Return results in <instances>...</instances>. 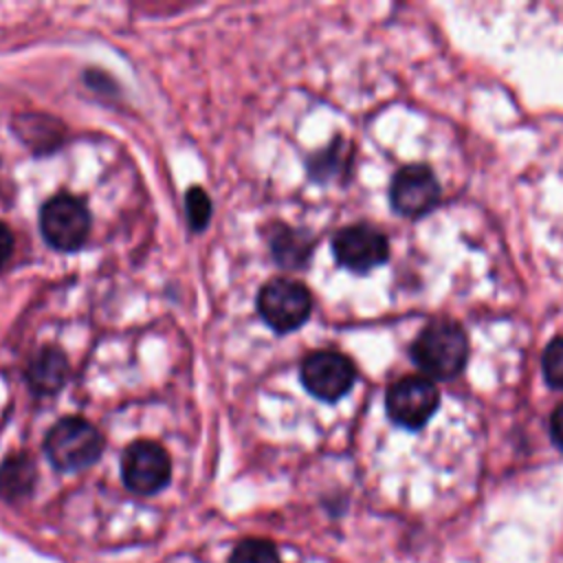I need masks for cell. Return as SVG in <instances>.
I'll return each instance as SVG.
<instances>
[{
    "label": "cell",
    "mask_w": 563,
    "mask_h": 563,
    "mask_svg": "<svg viewBox=\"0 0 563 563\" xmlns=\"http://www.w3.org/2000/svg\"><path fill=\"white\" fill-rule=\"evenodd\" d=\"M229 563H282L273 543L264 539H244L235 545Z\"/></svg>",
    "instance_id": "obj_13"
},
{
    "label": "cell",
    "mask_w": 563,
    "mask_h": 563,
    "mask_svg": "<svg viewBox=\"0 0 563 563\" xmlns=\"http://www.w3.org/2000/svg\"><path fill=\"white\" fill-rule=\"evenodd\" d=\"M35 464L26 453L9 455L0 464V495L7 499L26 497L35 484Z\"/></svg>",
    "instance_id": "obj_11"
},
{
    "label": "cell",
    "mask_w": 563,
    "mask_h": 563,
    "mask_svg": "<svg viewBox=\"0 0 563 563\" xmlns=\"http://www.w3.org/2000/svg\"><path fill=\"white\" fill-rule=\"evenodd\" d=\"M336 262L352 273H367L389 257L387 238L367 224H352L332 238Z\"/></svg>",
    "instance_id": "obj_8"
},
{
    "label": "cell",
    "mask_w": 563,
    "mask_h": 563,
    "mask_svg": "<svg viewBox=\"0 0 563 563\" xmlns=\"http://www.w3.org/2000/svg\"><path fill=\"white\" fill-rule=\"evenodd\" d=\"M440 405L438 387L427 376H402L385 396V409L391 422L405 429H420Z\"/></svg>",
    "instance_id": "obj_5"
},
{
    "label": "cell",
    "mask_w": 563,
    "mask_h": 563,
    "mask_svg": "<svg viewBox=\"0 0 563 563\" xmlns=\"http://www.w3.org/2000/svg\"><path fill=\"white\" fill-rule=\"evenodd\" d=\"M260 317L279 334L301 328L312 310L310 290L292 279H271L257 295Z\"/></svg>",
    "instance_id": "obj_4"
},
{
    "label": "cell",
    "mask_w": 563,
    "mask_h": 563,
    "mask_svg": "<svg viewBox=\"0 0 563 563\" xmlns=\"http://www.w3.org/2000/svg\"><path fill=\"white\" fill-rule=\"evenodd\" d=\"M299 378L308 394L319 400L334 402L352 389L356 380V369L345 354L332 350H317L301 361Z\"/></svg>",
    "instance_id": "obj_6"
},
{
    "label": "cell",
    "mask_w": 563,
    "mask_h": 563,
    "mask_svg": "<svg viewBox=\"0 0 563 563\" xmlns=\"http://www.w3.org/2000/svg\"><path fill=\"white\" fill-rule=\"evenodd\" d=\"M172 462L167 451L152 440L132 442L121 455L123 484L136 495H154L169 484Z\"/></svg>",
    "instance_id": "obj_7"
},
{
    "label": "cell",
    "mask_w": 563,
    "mask_h": 563,
    "mask_svg": "<svg viewBox=\"0 0 563 563\" xmlns=\"http://www.w3.org/2000/svg\"><path fill=\"white\" fill-rule=\"evenodd\" d=\"M550 435L556 446L563 449V402L550 416Z\"/></svg>",
    "instance_id": "obj_16"
},
{
    "label": "cell",
    "mask_w": 563,
    "mask_h": 563,
    "mask_svg": "<svg viewBox=\"0 0 563 563\" xmlns=\"http://www.w3.org/2000/svg\"><path fill=\"white\" fill-rule=\"evenodd\" d=\"M44 453L57 471H81L101 457L103 435L86 418L66 416L48 429L44 438Z\"/></svg>",
    "instance_id": "obj_2"
},
{
    "label": "cell",
    "mask_w": 563,
    "mask_h": 563,
    "mask_svg": "<svg viewBox=\"0 0 563 563\" xmlns=\"http://www.w3.org/2000/svg\"><path fill=\"white\" fill-rule=\"evenodd\" d=\"M310 251L312 246L306 233L292 231L288 227H279L271 235V255L284 268L303 266V262L310 257Z\"/></svg>",
    "instance_id": "obj_12"
},
{
    "label": "cell",
    "mask_w": 563,
    "mask_h": 563,
    "mask_svg": "<svg viewBox=\"0 0 563 563\" xmlns=\"http://www.w3.org/2000/svg\"><path fill=\"white\" fill-rule=\"evenodd\" d=\"M541 367L548 385L554 389H563V336H556L545 345Z\"/></svg>",
    "instance_id": "obj_15"
},
{
    "label": "cell",
    "mask_w": 563,
    "mask_h": 563,
    "mask_svg": "<svg viewBox=\"0 0 563 563\" xmlns=\"http://www.w3.org/2000/svg\"><path fill=\"white\" fill-rule=\"evenodd\" d=\"M391 207L405 218H420L440 202V183L427 165H407L396 172L389 187Z\"/></svg>",
    "instance_id": "obj_9"
},
{
    "label": "cell",
    "mask_w": 563,
    "mask_h": 563,
    "mask_svg": "<svg viewBox=\"0 0 563 563\" xmlns=\"http://www.w3.org/2000/svg\"><path fill=\"white\" fill-rule=\"evenodd\" d=\"M13 251V235L4 222H0V268L7 264Z\"/></svg>",
    "instance_id": "obj_17"
},
{
    "label": "cell",
    "mask_w": 563,
    "mask_h": 563,
    "mask_svg": "<svg viewBox=\"0 0 563 563\" xmlns=\"http://www.w3.org/2000/svg\"><path fill=\"white\" fill-rule=\"evenodd\" d=\"M40 231L55 251H77L90 235L88 207L70 194L48 198L40 211Z\"/></svg>",
    "instance_id": "obj_3"
},
{
    "label": "cell",
    "mask_w": 563,
    "mask_h": 563,
    "mask_svg": "<svg viewBox=\"0 0 563 563\" xmlns=\"http://www.w3.org/2000/svg\"><path fill=\"white\" fill-rule=\"evenodd\" d=\"M185 211H187V222L191 231H205V227L211 220V198L202 187H191L185 194Z\"/></svg>",
    "instance_id": "obj_14"
},
{
    "label": "cell",
    "mask_w": 563,
    "mask_h": 563,
    "mask_svg": "<svg viewBox=\"0 0 563 563\" xmlns=\"http://www.w3.org/2000/svg\"><path fill=\"white\" fill-rule=\"evenodd\" d=\"M68 374H70L68 358L55 345L40 347L26 365V383L31 391L40 396L57 394L66 385Z\"/></svg>",
    "instance_id": "obj_10"
},
{
    "label": "cell",
    "mask_w": 563,
    "mask_h": 563,
    "mask_svg": "<svg viewBox=\"0 0 563 563\" xmlns=\"http://www.w3.org/2000/svg\"><path fill=\"white\" fill-rule=\"evenodd\" d=\"M411 358L431 378L457 376L468 358V341L460 323L451 319L429 321L411 343Z\"/></svg>",
    "instance_id": "obj_1"
}]
</instances>
